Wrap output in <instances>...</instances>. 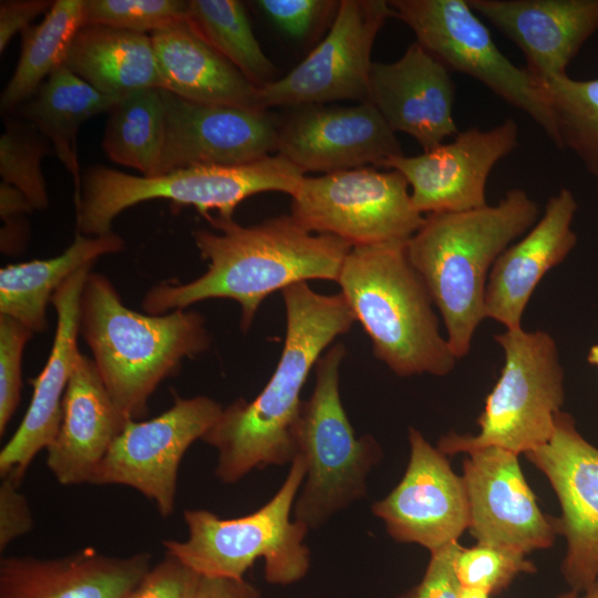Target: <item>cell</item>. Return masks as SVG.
<instances>
[{
  "label": "cell",
  "instance_id": "ffe728a7",
  "mask_svg": "<svg viewBox=\"0 0 598 598\" xmlns=\"http://www.w3.org/2000/svg\"><path fill=\"white\" fill-rule=\"evenodd\" d=\"M454 99L450 70L416 41L396 61L372 63L368 101L394 133L410 135L423 151L458 133Z\"/></svg>",
  "mask_w": 598,
  "mask_h": 598
},
{
  "label": "cell",
  "instance_id": "3957f363",
  "mask_svg": "<svg viewBox=\"0 0 598 598\" xmlns=\"http://www.w3.org/2000/svg\"><path fill=\"white\" fill-rule=\"evenodd\" d=\"M537 204L514 188L496 205L429 214L406 241L412 266L439 309L456 359L470 352L485 318L484 299L498 256L537 221Z\"/></svg>",
  "mask_w": 598,
  "mask_h": 598
},
{
  "label": "cell",
  "instance_id": "52a82bcc",
  "mask_svg": "<svg viewBox=\"0 0 598 598\" xmlns=\"http://www.w3.org/2000/svg\"><path fill=\"white\" fill-rule=\"evenodd\" d=\"M306 475L297 455L277 493L259 509L236 518H220L206 509H185L188 535L184 540L164 539L169 554L202 577L244 579L258 559L265 560V578L272 585H291L310 568L305 544L308 527L291 519Z\"/></svg>",
  "mask_w": 598,
  "mask_h": 598
},
{
  "label": "cell",
  "instance_id": "4fadbf2b",
  "mask_svg": "<svg viewBox=\"0 0 598 598\" xmlns=\"http://www.w3.org/2000/svg\"><path fill=\"white\" fill-rule=\"evenodd\" d=\"M391 17L385 0L340 1L324 39L288 74L259 87V107L367 102L372 47Z\"/></svg>",
  "mask_w": 598,
  "mask_h": 598
},
{
  "label": "cell",
  "instance_id": "5bb4252c",
  "mask_svg": "<svg viewBox=\"0 0 598 598\" xmlns=\"http://www.w3.org/2000/svg\"><path fill=\"white\" fill-rule=\"evenodd\" d=\"M525 455L545 474L561 506L556 528L567 542L563 576L573 590L585 591L598 578V448L560 411L550 440Z\"/></svg>",
  "mask_w": 598,
  "mask_h": 598
},
{
  "label": "cell",
  "instance_id": "7402d4cb",
  "mask_svg": "<svg viewBox=\"0 0 598 598\" xmlns=\"http://www.w3.org/2000/svg\"><path fill=\"white\" fill-rule=\"evenodd\" d=\"M523 52L539 82L565 75L598 30V0H467Z\"/></svg>",
  "mask_w": 598,
  "mask_h": 598
},
{
  "label": "cell",
  "instance_id": "8d00e7d4",
  "mask_svg": "<svg viewBox=\"0 0 598 598\" xmlns=\"http://www.w3.org/2000/svg\"><path fill=\"white\" fill-rule=\"evenodd\" d=\"M33 331L21 322L0 315V435L14 414L22 386L21 364L24 347Z\"/></svg>",
  "mask_w": 598,
  "mask_h": 598
},
{
  "label": "cell",
  "instance_id": "e0dca14e",
  "mask_svg": "<svg viewBox=\"0 0 598 598\" xmlns=\"http://www.w3.org/2000/svg\"><path fill=\"white\" fill-rule=\"evenodd\" d=\"M409 442L410 460L402 480L371 509L392 538L431 553L457 542L468 528V501L463 477L452 470L446 454L414 427L409 430Z\"/></svg>",
  "mask_w": 598,
  "mask_h": 598
},
{
  "label": "cell",
  "instance_id": "bcb514c9",
  "mask_svg": "<svg viewBox=\"0 0 598 598\" xmlns=\"http://www.w3.org/2000/svg\"><path fill=\"white\" fill-rule=\"evenodd\" d=\"M587 361L598 368V344H594L589 349Z\"/></svg>",
  "mask_w": 598,
  "mask_h": 598
},
{
  "label": "cell",
  "instance_id": "e575fe53",
  "mask_svg": "<svg viewBox=\"0 0 598 598\" xmlns=\"http://www.w3.org/2000/svg\"><path fill=\"white\" fill-rule=\"evenodd\" d=\"M188 18V1L182 0H84V24L107 25L151 34ZM83 24V25H84Z\"/></svg>",
  "mask_w": 598,
  "mask_h": 598
},
{
  "label": "cell",
  "instance_id": "1f68e13d",
  "mask_svg": "<svg viewBox=\"0 0 598 598\" xmlns=\"http://www.w3.org/2000/svg\"><path fill=\"white\" fill-rule=\"evenodd\" d=\"M188 20L255 86L275 81L276 66L257 41L241 1L189 0Z\"/></svg>",
  "mask_w": 598,
  "mask_h": 598
},
{
  "label": "cell",
  "instance_id": "c3c4849f",
  "mask_svg": "<svg viewBox=\"0 0 598 598\" xmlns=\"http://www.w3.org/2000/svg\"><path fill=\"white\" fill-rule=\"evenodd\" d=\"M557 598H578V591L570 589L569 591L561 594Z\"/></svg>",
  "mask_w": 598,
  "mask_h": 598
},
{
  "label": "cell",
  "instance_id": "44dd1931",
  "mask_svg": "<svg viewBox=\"0 0 598 598\" xmlns=\"http://www.w3.org/2000/svg\"><path fill=\"white\" fill-rule=\"evenodd\" d=\"M93 265L70 276L54 292L56 329L50 357L40 374L30 379L32 398L23 420L0 452V476L18 486L34 456L52 443L63 413V396L80 354V297Z\"/></svg>",
  "mask_w": 598,
  "mask_h": 598
},
{
  "label": "cell",
  "instance_id": "d590c367",
  "mask_svg": "<svg viewBox=\"0 0 598 598\" xmlns=\"http://www.w3.org/2000/svg\"><path fill=\"white\" fill-rule=\"evenodd\" d=\"M454 565L461 586L482 589L488 595L506 589L519 574L536 571L525 554L478 543L470 548L461 546Z\"/></svg>",
  "mask_w": 598,
  "mask_h": 598
},
{
  "label": "cell",
  "instance_id": "74e56055",
  "mask_svg": "<svg viewBox=\"0 0 598 598\" xmlns=\"http://www.w3.org/2000/svg\"><path fill=\"white\" fill-rule=\"evenodd\" d=\"M340 1L258 0L255 4L286 34L303 39L322 22L333 21Z\"/></svg>",
  "mask_w": 598,
  "mask_h": 598
},
{
  "label": "cell",
  "instance_id": "cb8c5ba5",
  "mask_svg": "<svg viewBox=\"0 0 598 598\" xmlns=\"http://www.w3.org/2000/svg\"><path fill=\"white\" fill-rule=\"evenodd\" d=\"M152 555L109 556L92 547L39 559L0 560V598H124L151 569Z\"/></svg>",
  "mask_w": 598,
  "mask_h": 598
},
{
  "label": "cell",
  "instance_id": "603a6c76",
  "mask_svg": "<svg viewBox=\"0 0 598 598\" xmlns=\"http://www.w3.org/2000/svg\"><path fill=\"white\" fill-rule=\"evenodd\" d=\"M578 208L574 194L563 188L551 196L544 214L516 244L494 262L485 291V318L506 330L522 328L524 310L543 277L576 246L571 223Z\"/></svg>",
  "mask_w": 598,
  "mask_h": 598
},
{
  "label": "cell",
  "instance_id": "d6a6232c",
  "mask_svg": "<svg viewBox=\"0 0 598 598\" xmlns=\"http://www.w3.org/2000/svg\"><path fill=\"white\" fill-rule=\"evenodd\" d=\"M557 133V148L570 150L598 177V78L567 74L539 82Z\"/></svg>",
  "mask_w": 598,
  "mask_h": 598
},
{
  "label": "cell",
  "instance_id": "7dc6e473",
  "mask_svg": "<svg viewBox=\"0 0 598 598\" xmlns=\"http://www.w3.org/2000/svg\"><path fill=\"white\" fill-rule=\"evenodd\" d=\"M582 598H598V578L587 590H585V596Z\"/></svg>",
  "mask_w": 598,
  "mask_h": 598
},
{
  "label": "cell",
  "instance_id": "7bdbcfd3",
  "mask_svg": "<svg viewBox=\"0 0 598 598\" xmlns=\"http://www.w3.org/2000/svg\"><path fill=\"white\" fill-rule=\"evenodd\" d=\"M195 598H261L259 590L244 579L202 577Z\"/></svg>",
  "mask_w": 598,
  "mask_h": 598
},
{
  "label": "cell",
  "instance_id": "4316f807",
  "mask_svg": "<svg viewBox=\"0 0 598 598\" xmlns=\"http://www.w3.org/2000/svg\"><path fill=\"white\" fill-rule=\"evenodd\" d=\"M63 65L97 91L113 96L162 87L150 34L84 24L74 35Z\"/></svg>",
  "mask_w": 598,
  "mask_h": 598
},
{
  "label": "cell",
  "instance_id": "8992f818",
  "mask_svg": "<svg viewBox=\"0 0 598 598\" xmlns=\"http://www.w3.org/2000/svg\"><path fill=\"white\" fill-rule=\"evenodd\" d=\"M303 177L302 171L279 154L235 165L189 166L153 177L97 165L84 173L74 200L76 233L110 234L123 210L158 198L192 205L207 220L212 210L233 218L236 207L249 196L278 192L292 197Z\"/></svg>",
  "mask_w": 598,
  "mask_h": 598
},
{
  "label": "cell",
  "instance_id": "6da1fadb",
  "mask_svg": "<svg viewBox=\"0 0 598 598\" xmlns=\"http://www.w3.org/2000/svg\"><path fill=\"white\" fill-rule=\"evenodd\" d=\"M219 233H194L207 270L179 283L163 281L143 298L146 313L163 315L206 299H231L241 308L247 332L260 303L272 292L308 280L336 281L352 246L330 234H315L291 214L243 226L233 218L210 217Z\"/></svg>",
  "mask_w": 598,
  "mask_h": 598
},
{
  "label": "cell",
  "instance_id": "60d3db41",
  "mask_svg": "<svg viewBox=\"0 0 598 598\" xmlns=\"http://www.w3.org/2000/svg\"><path fill=\"white\" fill-rule=\"evenodd\" d=\"M33 516L27 498L10 478H1L0 484V550L13 540L31 532Z\"/></svg>",
  "mask_w": 598,
  "mask_h": 598
},
{
  "label": "cell",
  "instance_id": "f1b7e54d",
  "mask_svg": "<svg viewBox=\"0 0 598 598\" xmlns=\"http://www.w3.org/2000/svg\"><path fill=\"white\" fill-rule=\"evenodd\" d=\"M122 97L97 91L62 65L32 97L16 109L21 118L51 143L54 154L72 175L74 200L80 195L82 182L78 132L91 117L110 112Z\"/></svg>",
  "mask_w": 598,
  "mask_h": 598
},
{
  "label": "cell",
  "instance_id": "83f0119b",
  "mask_svg": "<svg viewBox=\"0 0 598 598\" xmlns=\"http://www.w3.org/2000/svg\"><path fill=\"white\" fill-rule=\"evenodd\" d=\"M124 240L115 233L75 235L59 256L11 264L0 269V315L27 326L33 333L47 329V307L56 289L75 271L104 255L121 251Z\"/></svg>",
  "mask_w": 598,
  "mask_h": 598
},
{
  "label": "cell",
  "instance_id": "7a4b0ae2",
  "mask_svg": "<svg viewBox=\"0 0 598 598\" xmlns=\"http://www.w3.org/2000/svg\"><path fill=\"white\" fill-rule=\"evenodd\" d=\"M281 292L286 337L271 378L252 401L238 399L224 408L202 439L217 451L215 475L224 483H236L255 468L295 460L303 384L324 349L355 322L340 292L318 293L308 282L293 283Z\"/></svg>",
  "mask_w": 598,
  "mask_h": 598
},
{
  "label": "cell",
  "instance_id": "2e32d148",
  "mask_svg": "<svg viewBox=\"0 0 598 598\" xmlns=\"http://www.w3.org/2000/svg\"><path fill=\"white\" fill-rule=\"evenodd\" d=\"M518 145V126L506 118L491 128H466L450 143L413 156L390 158L411 187L415 209L425 213L470 210L487 205L486 184L493 167Z\"/></svg>",
  "mask_w": 598,
  "mask_h": 598
},
{
  "label": "cell",
  "instance_id": "ba28073f",
  "mask_svg": "<svg viewBox=\"0 0 598 598\" xmlns=\"http://www.w3.org/2000/svg\"><path fill=\"white\" fill-rule=\"evenodd\" d=\"M344 354V346L337 343L320 357L313 391L302 401L295 429L297 455L305 461L306 475L292 514L309 530L362 499L367 476L382 457L373 436L355 435L342 405L339 370Z\"/></svg>",
  "mask_w": 598,
  "mask_h": 598
},
{
  "label": "cell",
  "instance_id": "4dcf8cb0",
  "mask_svg": "<svg viewBox=\"0 0 598 598\" xmlns=\"http://www.w3.org/2000/svg\"><path fill=\"white\" fill-rule=\"evenodd\" d=\"M163 140L161 89H142L124 95L109 112L102 148L110 161L153 177L158 174Z\"/></svg>",
  "mask_w": 598,
  "mask_h": 598
},
{
  "label": "cell",
  "instance_id": "277c9868",
  "mask_svg": "<svg viewBox=\"0 0 598 598\" xmlns=\"http://www.w3.org/2000/svg\"><path fill=\"white\" fill-rule=\"evenodd\" d=\"M79 326L112 401L128 420L143 419L158 384L210 344L200 313L136 312L111 280L93 271L81 292Z\"/></svg>",
  "mask_w": 598,
  "mask_h": 598
},
{
  "label": "cell",
  "instance_id": "8fae6325",
  "mask_svg": "<svg viewBox=\"0 0 598 598\" xmlns=\"http://www.w3.org/2000/svg\"><path fill=\"white\" fill-rule=\"evenodd\" d=\"M291 215L308 230L334 235L352 247L408 241L424 221L402 174L368 166L305 176Z\"/></svg>",
  "mask_w": 598,
  "mask_h": 598
},
{
  "label": "cell",
  "instance_id": "836d02e7",
  "mask_svg": "<svg viewBox=\"0 0 598 598\" xmlns=\"http://www.w3.org/2000/svg\"><path fill=\"white\" fill-rule=\"evenodd\" d=\"M4 126L0 137L2 182L22 192L33 209H45L49 197L41 162L54 153L53 147L34 126L21 117H7Z\"/></svg>",
  "mask_w": 598,
  "mask_h": 598
},
{
  "label": "cell",
  "instance_id": "ac0fdd59",
  "mask_svg": "<svg viewBox=\"0 0 598 598\" xmlns=\"http://www.w3.org/2000/svg\"><path fill=\"white\" fill-rule=\"evenodd\" d=\"M466 454L462 477L468 501L467 529L477 543L525 555L550 547L556 520L538 507L518 455L494 446Z\"/></svg>",
  "mask_w": 598,
  "mask_h": 598
},
{
  "label": "cell",
  "instance_id": "7c38bea8",
  "mask_svg": "<svg viewBox=\"0 0 598 598\" xmlns=\"http://www.w3.org/2000/svg\"><path fill=\"white\" fill-rule=\"evenodd\" d=\"M214 399L175 395L173 405L146 420H128L94 471L90 484L123 485L152 501L161 516L174 513L177 473L188 447L219 417Z\"/></svg>",
  "mask_w": 598,
  "mask_h": 598
},
{
  "label": "cell",
  "instance_id": "ab89813d",
  "mask_svg": "<svg viewBox=\"0 0 598 598\" xmlns=\"http://www.w3.org/2000/svg\"><path fill=\"white\" fill-rule=\"evenodd\" d=\"M458 542L431 551L422 580L400 598H458L461 584L455 571Z\"/></svg>",
  "mask_w": 598,
  "mask_h": 598
},
{
  "label": "cell",
  "instance_id": "f35d334b",
  "mask_svg": "<svg viewBox=\"0 0 598 598\" xmlns=\"http://www.w3.org/2000/svg\"><path fill=\"white\" fill-rule=\"evenodd\" d=\"M200 580L196 571L166 554L124 598H195Z\"/></svg>",
  "mask_w": 598,
  "mask_h": 598
},
{
  "label": "cell",
  "instance_id": "5b68a950",
  "mask_svg": "<svg viewBox=\"0 0 598 598\" xmlns=\"http://www.w3.org/2000/svg\"><path fill=\"white\" fill-rule=\"evenodd\" d=\"M374 355L401 377L445 375L455 365L434 302L406 241L353 246L337 280Z\"/></svg>",
  "mask_w": 598,
  "mask_h": 598
},
{
  "label": "cell",
  "instance_id": "30bf717a",
  "mask_svg": "<svg viewBox=\"0 0 598 598\" xmlns=\"http://www.w3.org/2000/svg\"><path fill=\"white\" fill-rule=\"evenodd\" d=\"M393 17L414 32L416 42L448 70L474 78L524 111L558 146L554 121L538 81L496 47L467 0H391Z\"/></svg>",
  "mask_w": 598,
  "mask_h": 598
},
{
  "label": "cell",
  "instance_id": "ee69618b",
  "mask_svg": "<svg viewBox=\"0 0 598 598\" xmlns=\"http://www.w3.org/2000/svg\"><path fill=\"white\" fill-rule=\"evenodd\" d=\"M32 209L31 204L22 192L6 182H1L0 216L4 221L14 219L20 214L31 212Z\"/></svg>",
  "mask_w": 598,
  "mask_h": 598
},
{
  "label": "cell",
  "instance_id": "f6af8a7d",
  "mask_svg": "<svg viewBox=\"0 0 598 598\" xmlns=\"http://www.w3.org/2000/svg\"><path fill=\"white\" fill-rule=\"evenodd\" d=\"M488 594L482 589L461 586L458 598H488Z\"/></svg>",
  "mask_w": 598,
  "mask_h": 598
},
{
  "label": "cell",
  "instance_id": "d4e9b609",
  "mask_svg": "<svg viewBox=\"0 0 598 598\" xmlns=\"http://www.w3.org/2000/svg\"><path fill=\"white\" fill-rule=\"evenodd\" d=\"M126 419L112 401L93 362L80 352L64 396L59 431L47 465L62 485L89 483Z\"/></svg>",
  "mask_w": 598,
  "mask_h": 598
},
{
  "label": "cell",
  "instance_id": "d6986e66",
  "mask_svg": "<svg viewBox=\"0 0 598 598\" xmlns=\"http://www.w3.org/2000/svg\"><path fill=\"white\" fill-rule=\"evenodd\" d=\"M296 109L281 122L277 154L303 174L384 167L390 158L403 154L395 133L369 101L353 106Z\"/></svg>",
  "mask_w": 598,
  "mask_h": 598
},
{
  "label": "cell",
  "instance_id": "9c48e42d",
  "mask_svg": "<svg viewBox=\"0 0 598 598\" xmlns=\"http://www.w3.org/2000/svg\"><path fill=\"white\" fill-rule=\"evenodd\" d=\"M504 353L501 375L485 400L476 435L450 433L444 454L499 447L517 455L547 443L564 404V370L553 337L523 328L494 336Z\"/></svg>",
  "mask_w": 598,
  "mask_h": 598
},
{
  "label": "cell",
  "instance_id": "f546056e",
  "mask_svg": "<svg viewBox=\"0 0 598 598\" xmlns=\"http://www.w3.org/2000/svg\"><path fill=\"white\" fill-rule=\"evenodd\" d=\"M83 4L84 0H56L39 24L21 33L19 61L0 97L2 112L27 102L64 64L72 40L84 24Z\"/></svg>",
  "mask_w": 598,
  "mask_h": 598
},
{
  "label": "cell",
  "instance_id": "b9f144b4",
  "mask_svg": "<svg viewBox=\"0 0 598 598\" xmlns=\"http://www.w3.org/2000/svg\"><path fill=\"white\" fill-rule=\"evenodd\" d=\"M54 1L50 0H2L0 2V52L13 35L22 33L41 13H47Z\"/></svg>",
  "mask_w": 598,
  "mask_h": 598
},
{
  "label": "cell",
  "instance_id": "484cf974",
  "mask_svg": "<svg viewBox=\"0 0 598 598\" xmlns=\"http://www.w3.org/2000/svg\"><path fill=\"white\" fill-rule=\"evenodd\" d=\"M163 90L183 99L261 110L258 90L195 29L188 18L150 34Z\"/></svg>",
  "mask_w": 598,
  "mask_h": 598
},
{
  "label": "cell",
  "instance_id": "9a60e30c",
  "mask_svg": "<svg viewBox=\"0 0 598 598\" xmlns=\"http://www.w3.org/2000/svg\"><path fill=\"white\" fill-rule=\"evenodd\" d=\"M161 93L164 140L157 175L196 165L243 164L277 152L281 121L269 110L205 104L163 89Z\"/></svg>",
  "mask_w": 598,
  "mask_h": 598
}]
</instances>
